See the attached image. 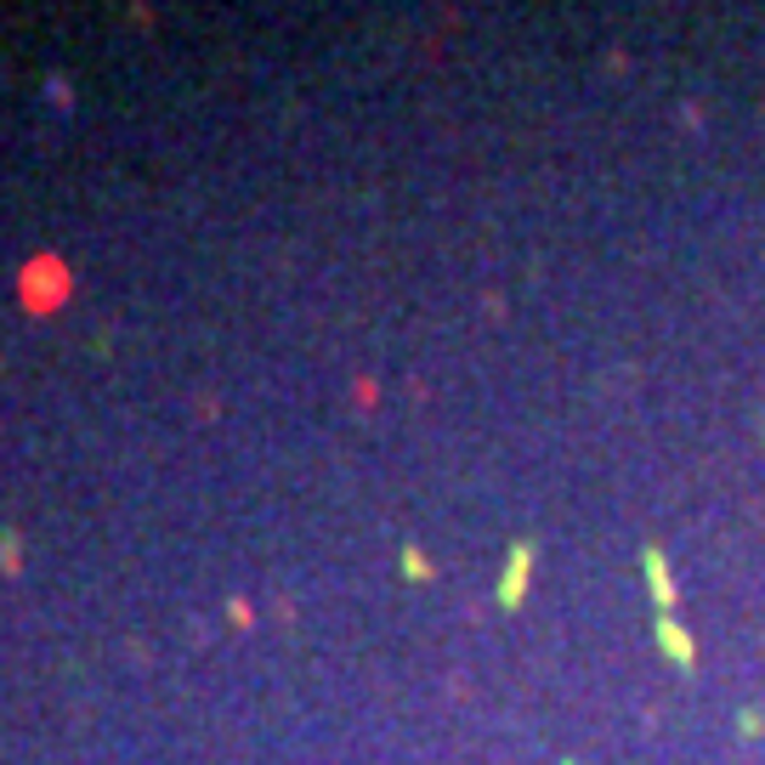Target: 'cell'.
<instances>
[{"mask_svg": "<svg viewBox=\"0 0 765 765\" xmlns=\"http://www.w3.org/2000/svg\"><path fill=\"white\" fill-rule=\"evenodd\" d=\"M18 561H23V539H18V528H0V573H18Z\"/></svg>", "mask_w": 765, "mask_h": 765, "instance_id": "obj_1", "label": "cell"}]
</instances>
